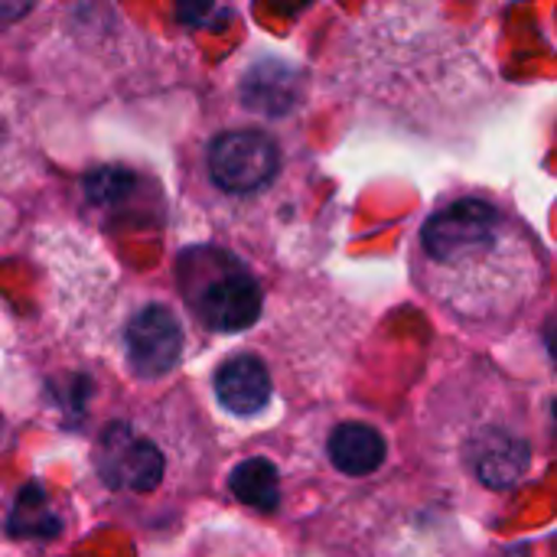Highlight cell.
I'll return each mask as SVG.
<instances>
[{
	"label": "cell",
	"instance_id": "cell-1",
	"mask_svg": "<svg viewBox=\"0 0 557 557\" xmlns=\"http://www.w3.org/2000/svg\"><path fill=\"white\" fill-rule=\"evenodd\" d=\"M421 290L463 323H506L542 290L545 255L512 212L486 199H457L418 235Z\"/></svg>",
	"mask_w": 557,
	"mask_h": 557
},
{
	"label": "cell",
	"instance_id": "cell-2",
	"mask_svg": "<svg viewBox=\"0 0 557 557\" xmlns=\"http://www.w3.org/2000/svg\"><path fill=\"white\" fill-rule=\"evenodd\" d=\"M180 281L196 317L215 333H242L261 317L258 281L222 251H186L180 261Z\"/></svg>",
	"mask_w": 557,
	"mask_h": 557
},
{
	"label": "cell",
	"instance_id": "cell-3",
	"mask_svg": "<svg viewBox=\"0 0 557 557\" xmlns=\"http://www.w3.org/2000/svg\"><path fill=\"white\" fill-rule=\"evenodd\" d=\"M277 144L261 131H228L209 147V173L228 193H255L277 176Z\"/></svg>",
	"mask_w": 557,
	"mask_h": 557
},
{
	"label": "cell",
	"instance_id": "cell-4",
	"mask_svg": "<svg viewBox=\"0 0 557 557\" xmlns=\"http://www.w3.org/2000/svg\"><path fill=\"white\" fill-rule=\"evenodd\" d=\"M98 473L114 490L150 493L163 480V457L131 428L111 424L98 444Z\"/></svg>",
	"mask_w": 557,
	"mask_h": 557
},
{
	"label": "cell",
	"instance_id": "cell-5",
	"mask_svg": "<svg viewBox=\"0 0 557 557\" xmlns=\"http://www.w3.org/2000/svg\"><path fill=\"white\" fill-rule=\"evenodd\" d=\"M127 359L140 379L166 375L183 352L180 320L166 307H144L127 323Z\"/></svg>",
	"mask_w": 557,
	"mask_h": 557
},
{
	"label": "cell",
	"instance_id": "cell-6",
	"mask_svg": "<svg viewBox=\"0 0 557 557\" xmlns=\"http://www.w3.org/2000/svg\"><path fill=\"white\" fill-rule=\"evenodd\" d=\"M470 463H473V473L480 476V483H486L490 490H512L529 473L532 450L525 441H519L499 428H490L473 441Z\"/></svg>",
	"mask_w": 557,
	"mask_h": 557
},
{
	"label": "cell",
	"instance_id": "cell-7",
	"mask_svg": "<svg viewBox=\"0 0 557 557\" xmlns=\"http://www.w3.org/2000/svg\"><path fill=\"white\" fill-rule=\"evenodd\" d=\"M215 398L232 414H258L271 401V375L258 356H235L215 372Z\"/></svg>",
	"mask_w": 557,
	"mask_h": 557
},
{
	"label": "cell",
	"instance_id": "cell-8",
	"mask_svg": "<svg viewBox=\"0 0 557 557\" xmlns=\"http://www.w3.org/2000/svg\"><path fill=\"white\" fill-rule=\"evenodd\" d=\"M330 460L346 476H369L385 463V437L369 424H339L330 434Z\"/></svg>",
	"mask_w": 557,
	"mask_h": 557
},
{
	"label": "cell",
	"instance_id": "cell-9",
	"mask_svg": "<svg viewBox=\"0 0 557 557\" xmlns=\"http://www.w3.org/2000/svg\"><path fill=\"white\" fill-rule=\"evenodd\" d=\"M242 98L251 111L284 114L297 101V72L277 59L258 62L255 69H248V75L242 82Z\"/></svg>",
	"mask_w": 557,
	"mask_h": 557
},
{
	"label": "cell",
	"instance_id": "cell-10",
	"mask_svg": "<svg viewBox=\"0 0 557 557\" xmlns=\"http://www.w3.org/2000/svg\"><path fill=\"white\" fill-rule=\"evenodd\" d=\"M228 490L235 493L238 503L258 509V512H274L281 506V483H277V470L271 460L264 457H251L245 463H238L228 476Z\"/></svg>",
	"mask_w": 557,
	"mask_h": 557
},
{
	"label": "cell",
	"instance_id": "cell-11",
	"mask_svg": "<svg viewBox=\"0 0 557 557\" xmlns=\"http://www.w3.org/2000/svg\"><path fill=\"white\" fill-rule=\"evenodd\" d=\"M59 529H62V522L52 516L42 486L29 483L26 490H20L13 512H10V532L20 539H55Z\"/></svg>",
	"mask_w": 557,
	"mask_h": 557
},
{
	"label": "cell",
	"instance_id": "cell-12",
	"mask_svg": "<svg viewBox=\"0 0 557 557\" xmlns=\"http://www.w3.org/2000/svg\"><path fill=\"white\" fill-rule=\"evenodd\" d=\"M134 189V173L124 166H98L85 176V193L95 206H114Z\"/></svg>",
	"mask_w": 557,
	"mask_h": 557
},
{
	"label": "cell",
	"instance_id": "cell-13",
	"mask_svg": "<svg viewBox=\"0 0 557 557\" xmlns=\"http://www.w3.org/2000/svg\"><path fill=\"white\" fill-rule=\"evenodd\" d=\"M209 10H212V0H176L180 20H183V23H193V26L206 23Z\"/></svg>",
	"mask_w": 557,
	"mask_h": 557
},
{
	"label": "cell",
	"instance_id": "cell-14",
	"mask_svg": "<svg viewBox=\"0 0 557 557\" xmlns=\"http://www.w3.org/2000/svg\"><path fill=\"white\" fill-rule=\"evenodd\" d=\"M29 7H33V0H0V26L20 20V16H26Z\"/></svg>",
	"mask_w": 557,
	"mask_h": 557
},
{
	"label": "cell",
	"instance_id": "cell-15",
	"mask_svg": "<svg viewBox=\"0 0 557 557\" xmlns=\"http://www.w3.org/2000/svg\"><path fill=\"white\" fill-rule=\"evenodd\" d=\"M552 418H555V434H557V401L552 405Z\"/></svg>",
	"mask_w": 557,
	"mask_h": 557
}]
</instances>
